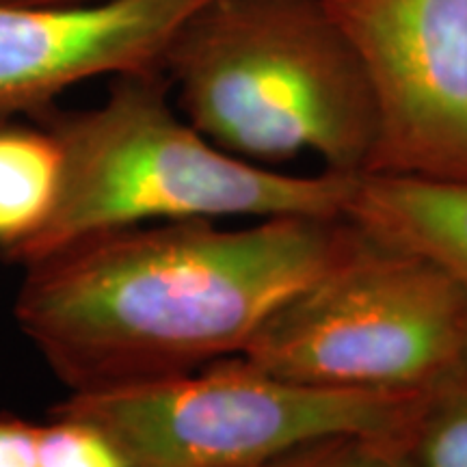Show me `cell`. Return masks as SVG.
Listing matches in <instances>:
<instances>
[{
	"instance_id": "15",
	"label": "cell",
	"mask_w": 467,
	"mask_h": 467,
	"mask_svg": "<svg viewBox=\"0 0 467 467\" xmlns=\"http://www.w3.org/2000/svg\"><path fill=\"white\" fill-rule=\"evenodd\" d=\"M463 364L467 366V340H465V358H463Z\"/></svg>"
},
{
	"instance_id": "5",
	"label": "cell",
	"mask_w": 467,
	"mask_h": 467,
	"mask_svg": "<svg viewBox=\"0 0 467 467\" xmlns=\"http://www.w3.org/2000/svg\"><path fill=\"white\" fill-rule=\"evenodd\" d=\"M422 392L314 388L234 355L184 375L69 392L52 411L100 424L134 467H262L331 433L405 440Z\"/></svg>"
},
{
	"instance_id": "4",
	"label": "cell",
	"mask_w": 467,
	"mask_h": 467,
	"mask_svg": "<svg viewBox=\"0 0 467 467\" xmlns=\"http://www.w3.org/2000/svg\"><path fill=\"white\" fill-rule=\"evenodd\" d=\"M465 340V285L361 232L260 325L241 358L314 388L420 392L463 366Z\"/></svg>"
},
{
	"instance_id": "12",
	"label": "cell",
	"mask_w": 467,
	"mask_h": 467,
	"mask_svg": "<svg viewBox=\"0 0 467 467\" xmlns=\"http://www.w3.org/2000/svg\"><path fill=\"white\" fill-rule=\"evenodd\" d=\"M262 467H413L405 440L372 433H331L290 448Z\"/></svg>"
},
{
	"instance_id": "13",
	"label": "cell",
	"mask_w": 467,
	"mask_h": 467,
	"mask_svg": "<svg viewBox=\"0 0 467 467\" xmlns=\"http://www.w3.org/2000/svg\"><path fill=\"white\" fill-rule=\"evenodd\" d=\"M0 467H39V422L0 416Z\"/></svg>"
},
{
	"instance_id": "14",
	"label": "cell",
	"mask_w": 467,
	"mask_h": 467,
	"mask_svg": "<svg viewBox=\"0 0 467 467\" xmlns=\"http://www.w3.org/2000/svg\"><path fill=\"white\" fill-rule=\"evenodd\" d=\"M91 3V0H0V5H72Z\"/></svg>"
},
{
	"instance_id": "10",
	"label": "cell",
	"mask_w": 467,
	"mask_h": 467,
	"mask_svg": "<svg viewBox=\"0 0 467 467\" xmlns=\"http://www.w3.org/2000/svg\"><path fill=\"white\" fill-rule=\"evenodd\" d=\"M405 451L413 467H467V366L454 368L420 396Z\"/></svg>"
},
{
	"instance_id": "3",
	"label": "cell",
	"mask_w": 467,
	"mask_h": 467,
	"mask_svg": "<svg viewBox=\"0 0 467 467\" xmlns=\"http://www.w3.org/2000/svg\"><path fill=\"white\" fill-rule=\"evenodd\" d=\"M162 72L186 121L232 156L265 165L314 154L327 171H368L375 96L325 0H206Z\"/></svg>"
},
{
	"instance_id": "9",
	"label": "cell",
	"mask_w": 467,
	"mask_h": 467,
	"mask_svg": "<svg viewBox=\"0 0 467 467\" xmlns=\"http://www.w3.org/2000/svg\"><path fill=\"white\" fill-rule=\"evenodd\" d=\"M61 184V148L44 124L0 119V254L7 260L48 221Z\"/></svg>"
},
{
	"instance_id": "2",
	"label": "cell",
	"mask_w": 467,
	"mask_h": 467,
	"mask_svg": "<svg viewBox=\"0 0 467 467\" xmlns=\"http://www.w3.org/2000/svg\"><path fill=\"white\" fill-rule=\"evenodd\" d=\"M61 148L48 221L9 255L28 266L93 234L225 217H342L358 175L282 173L232 156L173 107L162 69L115 76L83 110L37 115Z\"/></svg>"
},
{
	"instance_id": "11",
	"label": "cell",
	"mask_w": 467,
	"mask_h": 467,
	"mask_svg": "<svg viewBox=\"0 0 467 467\" xmlns=\"http://www.w3.org/2000/svg\"><path fill=\"white\" fill-rule=\"evenodd\" d=\"M39 467H134L130 454L100 424L52 411L39 422Z\"/></svg>"
},
{
	"instance_id": "8",
	"label": "cell",
	"mask_w": 467,
	"mask_h": 467,
	"mask_svg": "<svg viewBox=\"0 0 467 467\" xmlns=\"http://www.w3.org/2000/svg\"><path fill=\"white\" fill-rule=\"evenodd\" d=\"M342 217L379 243L431 260L467 288V182L361 173Z\"/></svg>"
},
{
	"instance_id": "7",
	"label": "cell",
	"mask_w": 467,
	"mask_h": 467,
	"mask_svg": "<svg viewBox=\"0 0 467 467\" xmlns=\"http://www.w3.org/2000/svg\"><path fill=\"white\" fill-rule=\"evenodd\" d=\"M206 0L0 5V119L37 117L100 76L159 72Z\"/></svg>"
},
{
	"instance_id": "1",
	"label": "cell",
	"mask_w": 467,
	"mask_h": 467,
	"mask_svg": "<svg viewBox=\"0 0 467 467\" xmlns=\"http://www.w3.org/2000/svg\"><path fill=\"white\" fill-rule=\"evenodd\" d=\"M359 236L344 217L93 234L25 266L16 320L69 392L184 375L241 355Z\"/></svg>"
},
{
	"instance_id": "6",
	"label": "cell",
	"mask_w": 467,
	"mask_h": 467,
	"mask_svg": "<svg viewBox=\"0 0 467 467\" xmlns=\"http://www.w3.org/2000/svg\"><path fill=\"white\" fill-rule=\"evenodd\" d=\"M366 69V173L467 182V0H325Z\"/></svg>"
}]
</instances>
